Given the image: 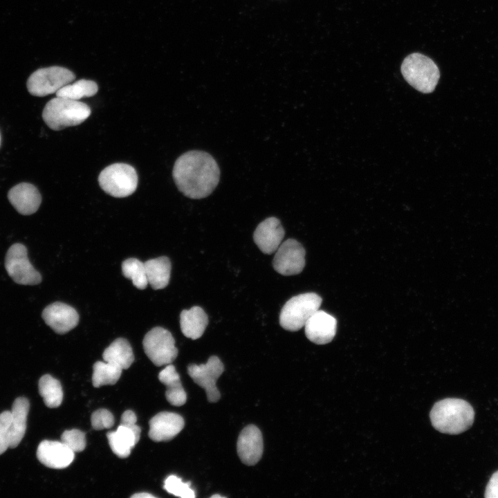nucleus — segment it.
Here are the masks:
<instances>
[{"label":"nucleus","mask_w":498,"mask_h":498,"mask_svg":"<svg viewBox=\"0 0 498 498\" xmlns=\"http://www.w3.org/2000/svg\"><path fill=\"white\" fill-rule=\"evenodd\" d=\"M172 176L178 190L185 196L199 199L209 196L220 178L214 158L203 151L192 150L176 160Z\"/></svg>","instance_id":"f257e3e1"},{"label":"nucleus","mask_w":498,"mask_h":498,"mask_svg":"<svg viewBox=\"0 0 498 498\" xmlns=\"http://www.w3.org/2000/svg\"><path fill=\"white\" fill-rule=\"evenodd\" d=\"M433 427L448 434H459L468 430L474 420L471 405L460 398H445L436 403L430 414Z\"/></svg>","instance_id":"f03ea898"},{"label":"nucleus","mask_w":498,"mask_h":498,"mask_svg":"<svg viewBox=\"0 0 498 498\" xmlns=\"http://www.w3.org/2000/svg\"><path fill=\"white\" fill-rule=\"evenodd\" d=\"M90 114L91 109L86 104L56 96L44 107L42 118L51 129L59 131L82 123Z\"/></svg>","instance_id":"7ed1b4c3"},{"label":"nucleus","mask_w":498,"mask_h":498,"mask_svg":"<svg viewBox=\"0 0 498 498\" xmlns=\"http://www.w3.org/2000/svg\"><path fill=\"white\" fill-rule=\"evenodd\" d=\"M401 73L405 80L414 89L423 93H432L440 77L437 65L430 57L414 53L403 60Z\"/></svg>","instance_id":"20e7f679"},{"label":"nucleus","mask_w":498,"mask_h":498,"mask_svg":"<svg viewBox=\"0 0 498 498\" xmlns=\"http://www.w3.org/2000/svg\"><path fill=\"white\" fill-rule=\"evenodd\" d=\"M322 299L315 293L297 295L288 299L279 315L281 326L288 331H297L304 326L309 317L319 310Z\"/></svg>","instance_id":"39448f33"},{"label":"nucleus","mask_w":498,"mask_h":498,"mask_svg":"<svg viewBox=\"0 0 498 498\" xmlns=\"http://www.w3.org/2000/svg\"><path fill=\"white\" fill-rule=\"evenodd\" d=\"M100 187L108 194L116 198L132 194L138 186V174L131 165L114 163L105 167L98 176Z\"/></svg>","instance_id":"423d86ee"},{"label":"nucleus","mask_w":498,"mask_h":498,"mask_svg":"<svg viewBox=\"0 0 498 498\" xmlns=\"http://www.w3.org/2000/svg\"><path fill=\"white\" fill-rule=\"evenodd\" d=\"M75 78V74L64 67L53 66L41 68L30 75L27 80V89L32 95L44 97L56 93Z\"/></svg>","instance_id":"0eeeda50"},{"label":"nucleus","mask_w":498,"mask_h":498,"mask_svg":"<svg viewBox=\"0 0 498 498\" xmlns=\"http://www.w3.org/2000/svg\"><path fill=\"white\" fill-rule=\"evenodd\" d=\"M142 344L147 357L158 367L171 364L178 356L174 338L163 327L157 326L147 332Z\"/></svg>","instance_id":"6e6552de"},{"label":"nucleus","mask_w":498,"mask_h":498,"mask_svg":"<svg viewBox=\"0 0 498 498\" xmlns=\"http://www.w3.org/2000/svg\"><path fill=\"white\" fill-rule=\"evenodd\" d=\"M5 267L15 282L22 285H36L41 282L42 276L30 264L26 248L21 243H15L8 249Z\"/></svg>","instance_id":"1a4fd4ad"},{"label":"nucleus","mask_w":498,"mask_h":498,"mask_svg":"<svg viewBox=\"0 0 498 498\" xmlns=\"http://www.w3.org/2000/svg\"><path fill=\"white\" fill-rule=\"evenodd\" d=\"M224 371V366L215 356L209 358L205 364H191L187 373L195 383L205 390L209 402L216 403L221 397L216 387V381Z\"/></svg>","instance_id":"9d476101"},{"label":"nucleus","mask_w":498,"mask_h":498,"mask_svg":"<svg viewBox=\"0 0 498 498\" xmlns=\"http://www.w3.org/2000/svg\"><path fill=\"white\" fill-rule=\"evenodd\" d=\"M273 258V266L278 273L289 276L300 273L305 266V250L300 243L288 239L282 243Z\"/></svg>","instance_id":"9b49d317"},{"label":"nucleus","mask_w":498,"mask_h":498,"mask_svg":"<svg viewBox=\"0 0 498 498\" xmlns=\"http://www.w3.org/2000/svg\"><path fill=\"white\" fill-rule=\"evenodd\" d=\"M237 450L241 461L246 465H255L261 458L264 451L263 436L259 429L249 425L240 432Z\"/></svg>","instance_id":"f8f14e48"},{"label":"nucleus","mask_w":498,"mask_h":498,"mask_svg":"<svg viewBox=\"0 0 498 498\" xmlns=\"http://www.w3.org/2000/svg\"><path fill=\"white\" fill-rule=\"evenodd\" d=\"M42 317L46 324L59 334L66 333L79 322V315L76 310L59 302L47 306L42 312Z\"/></svg>","instance_id":"ddd939ff"},{"label":"nucleus","mask_w":498,"mask_h":498,"mask_svg":"<svg viewBox=\"0 0 498 498\" xmlns=\"http://www.w3.org/2000/svg\"><path fill=\"white\" fill-rule=\"evenodd\" d=\"M305 335L312 342L325 344L334 338L337 329V320L331 315L317 310L304 325Z\"/></svg>","instance_id":"4468645a"},{"label":"nucleus","mask_w":498,"mask_h":498,"mask_svg":"<svg viewBox=\"0 0 498 498\" xmlns=\"http://www.w3.org/2000/svg\"><path fill=\"white\" fill-rule=\"evenodd\" d=\"M37 457L46 467L63 469L73 462L75 452L62 441L44 440L37 448Z\"/></svg>","instance_id":"2eb2a0df"},{"label":"nucleus","mask_w":498,"mask_h":498,"mask_svg":"<svg viewBox=\"0 0 498 498\" xmlns=\"http://www.w3.org/2000/svg\"><path fill=\"white\" fill-rule=\"evenodd\" d=\"M284 237V230L280 221L274 216L261 222L255 229L253 239L260 250L265 254L275 252Z\"/></svg>","instance_id":"dca6fc26"},{"label":"nucleus","mask_w":498,"mask_h":498,"mask_svg":"<svg viewBox=\"0 0 498 498\" xmlns=\"http://www.w3.org/2000/svg\"><path fill=\"white\" fill-rule=\"evenodd\" d=\"M149 436L154 441H165L172 439L184 427V420L176 413L161 412L149 421Z\"/></svg>","instance_id":"f3484780"},{"label":"nucleus","mask_w":498,"mask_h":498,"mask_svg":"<svg viewBox=\"0 0 498 498\" xmlns=\"http://www.w3.org/2000/svg\"><path fill=\"white\" fill-rule=\"evenodd\" d=\"M8 199L16 210L23 215L35 213L42 202L37 188L28 183H21L12 187L8 193Z\"/></svg>","instance_id":"a211bd4d"},{"label":"nucleus","mask_w":498,"mask_h":498,"mask_svg":"<svg viewBox=\"0 0 498 498\" xmlns=\"http://www.w3.org/2000/svg\"><path fill=\"white\" fill-rule=\"evenodd\" d=\"M140 427L136 424H120L116 431L109 432L107 436L113 452L122 459L128 457L140 439Z\"/></svg>","instance_id":"6ab92c4d"},{"label":"nucleus","mask_w":498,"mask_h":498,"mask_svg":"<svg viewBox=\"0 0 498 498\" xmlns=\"http://www.w3.org/2000/svg\"><path fill=\"white\" fill-rule=\"evenodd\" d=\"M208 324V317L200 306H193L183 310L180 314L181 329L183 335L192 340H196L203 334Z\"/></svg>","instance_id":"aec40b11"},{"label":"nucleus","mask_w":498,"mask_h":498,"mask_svg":"<svg viewBox=\"0 0 498 498\" xmlns=\"http://www.w3.org/2000/svg\"><path fill=\"white\" fill-rule=\"evenodd\" d=\"M159 380L167 387L165 397L167 400L174 406H181L187 400L186 392L184 390L180 376L175 367L167 365L158 374Z\"/></svg>","instance_id":"412c9836"},{"label":"nucleus","mask_w":498,"mask_h":498,"mask_svg":"<svg viewBox=\"0 0 498 498\" xmlns=\"http://www.w3.org/2000/svg\"><path fill=\"white\" fill-rule=\"evenodd\" d=\"M29 402L24 397L17 398L13 403L10 420V448H16L24 436L26 430Z\"/></svg>","instance_id":"4be33fe9"},{"label":"nucleus","mask_w":498,"mask_h":498,"mask_svg":"<svg viewBox=\"0 0 498 498\" xmlns=\"http://www.w3.org/2000/svg\"><path fill=\"white\" fill-rule=\"evenodd\" d=\"M148 284L153 289L166 287L169 282L171 262L167 257H160L145 262Z\"/></svg>","instance_id":"5701e85b"},{"label":"nucleus","mask_w":498,"mask_h":498,"mask_svg":"<svg viewBox=\"0 0 498 498\" xmlns=\"http://www.w3.org/2000/svg\"><path fill=\"white\" fill-rule=\"evenodd\" d=\"M104 361L115 363L122 369H128L134 360V356L129 342L124 338L116 339L103 353Z\"/></svg>","instance_id":"b1692460"},{"label":"nucleus","mask_w":498,"mask_h":498,"mask_svg":"<svg viewBox=\"0 0 498 498\" xmlns=\"http://www.w3.org/2000/svg\"><path fill=\"white\" fill-rule=\"evenodd\" d=\"M39 392L44 404L50 408L59 407L63 399V391L59 381L49 374L44 375L39 381Z\"/></svg>","instance_id":"393cba45"},{"label":"nucleus","mask_w":498,"mask_h":498,"mask_svg":"<svg viewBox=\"0 0 498 498\" xmlns=\"http://www.w3.org/2000/svg\"><path fill=\"white\" fill-rule=\"evenodd\" d=\"M122 369L110 362H96L93 367L92 383L95 387L114 385L119 380Z\"/></svg>","instance_id":"a878e982"},{"label":"nucleus","mask_w":498,"mask_h":498,"mask_svg":"<svg viewBox=\"0 0 498 498\" xmlns=\"http://www.w3.org/2000/svg\"><path fill=\"white\" fill-rule=\"evenodd\" d=\"M98 91V84L94 81L82 79L64 86L55 94L57 97L78 100L82 98L93 96Z\"/></svg>","instance_id":"bb28decb"},{"label":"nucleus","mask_w":498,"mask_h":498,"mask_svg":"<svg viewBox=\"0 0 498 498\" xmlns=\"http://www.w3.org/2000/svg\"><path fill=\"white\" fill-rule=\"evenodd\" d=\"M122 271L137 288L142 290L147 287L148 281L145 263L136 258H129L122 262Z\"/></svg>","instance_id":"cd10ccee"},{"label":"nucleus","mask_w":498,"mask_h":498,"mask_svg":"<svg viewBox=\"0 0 498 498\" xmlns=\"http://www.w3.org/2000/svg\"><path fill=\"white\" fill-rule=\"evenodd\" d=\"M164 489L169 493L182 498H194L195 492L191 488L190 482L184 483L176 475H169L164 481Z\"/></svg>","instance_id":"c85d7f7f"},{"label":"nucleus","mask_w":498,"mask_h":498,"mask_svg":"<svg viewBox=\"0 0 498 498\" xmlns=\"http://www.w3.org/2000/svg\"><path fill=\"white\" fill-rule=\"evenodd\" d=\"M61 441L74 452H82L86 444L85 434L77 429L64 431L61 436Z\"/></svg>","instance_id":"c756f323"},{"label":"nucleus","mask_w":498,"mask_h":498,"mask_svg":"<svg viewBox=\"0 0 498 498\" xmlns=\"http://www.w3.org/2000/svg\"><path fill=\"white\" fill-rule=\"evenodd\" d=\"M11 412L5 411L0 414V455L8 448L10 442Z\"/></svg>","instance_id":"7c9ffc66"},{"label":"nucleus","mask_w":498,"mask_h":498,"mask_svg":"<svg viewBox=\"0 0 498 498\" xmlns=\"http://www.w3.org/2000/svg\"><path fill=\"white\" fill-rule=\"evenodd\" d=\"M91 421L93 429L101 430L111 427L115 420L111 412L106 409H99L92 414Z\"/></svg>","instance_id":"2f4dec72"},{"label":"nucleus","mask_w":498,"mask_h":498,"mask_svg":"<svg viewBox=\"0 0 498 498\" xmlns=\"http://www.w3.org/2000/svg\"><path fill=\"white\" fill-rule=\"evenodd\" d=\"M486 498H498V470L491 476L486 488Z\"/></svg>","instance_id":"473e14b6"},{"label":"nucleus","mask_w":498,"mask_h":498,"mask_svg":"<svg viewBox=\"0 0 498 498\" xmlns=\"http://www.w3.org/2000/svg\"><path fill=\"white\" fill-rule=\"evenodd\" d=\"M137 418L135 413L131 410L125 411L122 416L120 424L124 425H132L136 424Z\"/></svg>","instance_id":"72a5a7b5"},{"label":"nucleus","mask_w":498,"mask_h":498,"mask_svg":"<svg viewBox=\"0 0 498 498\" xmlns=\"http://www.w3.org/2000/svg\"><path fill=\"white\" fill-rule=\"evenodd\" d=\"M131 497L133 498H151L154 497V495L147 493V492H140V493H136L131 496Z\"/></svg>","instance_id":"f704fd0d"},{"label":"nucleus","mask_w":498,"mask_h":498,"mask_svg":"<svg viewBox=\"0 0 498 498\" xmlns=\"http://www.w3.org/2000/svg\"><path fill=\"white\" fill-rule=\"evenodd\" d=\"M212 497H222V496L219 495H214L212 496Z\"/></svg>","instance_id":"c9c22d12"},{"label":"nucleus","mask_w":498,"mask_h":498,"mask_svg":"<svg viewBox=\"0 0 498 498\" xmlns=\"http://www.w3.org/2000/svg\"><path fill=\"white\" fill-rule=\"evenodd\" d=\"M1 133H0V146H1Z\"/></svg>","instance_id":"e433bc0d"}]
</instances>
